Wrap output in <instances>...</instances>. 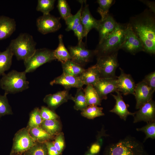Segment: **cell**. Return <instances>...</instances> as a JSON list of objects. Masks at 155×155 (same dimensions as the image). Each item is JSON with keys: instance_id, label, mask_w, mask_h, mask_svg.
<instances>
[{"instance_id": "6da1fadb", "label": "cell", "mask_w": 155, "mask_h": 155, "mask_svg": "<svg viewBox=\"0 0 155 155\" xmlns=\"http://www.w3.org/2000/svg\"><path fill=\"white\" fill-rule=\"evenodd\" d=\"M150 10L133 18L129 25L142 42L144 51L155 53V21Z\"/></svg>"}, {"instance_id": "7a4b0ae2", "label": "cell", "mask_w": 155, "mask_h": 155, "mask_svg": "<svg viewBox=\"0 0 155 155\" xmlns=\"http://www.w3.org/2000/svg\"><path fill=\"white\" fill-rule=\"evenodd\" d=\"M104 155H148L143 143L135 138L128 136L108 145Z\"/></svg>"}, {"instance_id": "3957f363", "label": "cell", "mask_w": 155, "mask_h": 155, "mask_svg": "<svg viewBox=\"0 0 155 155\" xmlns=\"http://www.w3.org/2000/svg\"><path fill=\"white\" fill-rule=\"evenodd\" d=\"M25 71L19 72L12 70L4 74L0 80V87L7 94L22 92L29 87Z\"/></svg>"}, {"instance_id": "277c9868", "label": "cell", "mask_w": 155, "mask_h": 155, "mask_svg": "<svg viewBox=\"0 0 155 155\" xmlns=\"http://www.w3.org/2000/svg\"><path fill=\"white\" fill-rule=\"evenodd\" d=\"M126 28L118 24L114 30L99 44L96 49L98 57L117 52L124 41Z\"/></svg>"}, {"instance_id": "5b68a950", "label": "cell", "mask_w": 155, "mask_h": 155, "mask_svg": "<svg viewBox=\"0 0 155 155\" xmlns=\"http://www.w3.org/2000/svg\"><path fill=\"white\" fill-rule=\"evenodd\" d=\"M36 45L32 35L21 33L11 41L9 46L17 60H24L34 54L36 50Z\"/></svg>"}, {"instance_id": "8992f818", "label": "cell", "mask_w": 155, "mask_h": 155, "mask_svg": "<svg viewBox=\"0 0 155 155\" xmlns=\"http://www.w3.org/2000/svg\"><path fill=\"white\" fill-rule=\"evenodd\" d=\"M55 59L54 50L46 48L36 49L31 57L24 60L25 71L26 73L33 72L43 64Z\"/></svg>"}, {"instance_id": "52a82bcc", "label": "cell", "mask_w": 155, "mask_h": 155, "mask_svg": "<svg viewBox=\"0 0 155 155\" xmlns=\"http://www.w3.org/2000/svg\"><path fill=\"white\" fill-rule=\"evenodd\" d=\"M36 143L30 135L27 128H22L14 135L10 155L24 153Z\"/></svg>"}, {"instance_id": "ba28073f", "label": "cell", "mask_w": 155, "mask_h": 155, "mask_svg": "<svg viewBox=\"0 0 155 155\" xmlns=\"http://www.w3.org/2000/svg\"><path fill=\"white\" fill-rule=\"evenodd\" d=\"M117 52L98 57L96 65L98 68L100 78H116L115 73L118 66Z\"/></svg>"}, {"instance_id": "9c48e42d", "label": "cell", "mask_w": 155, "mask_h": 155, "mask_svg": "<svg viewBox=\"0 0 155 155\" xmlns=\"http://www.w3.org/2000/svg\"><path fill=\"white\" fill-rule=\"evenodd\" d=\"M68 49L71 60L82 67L97 54L96 50H92L86 48L83 42L75 46H69Z\"/></svg>"}, {"instance_id": "30bf717a", "label": "cell", "mask_w": 155, "mask_h": 155, "mask_svg": "<svg viewBox=\"0 0 155 155\" xmlns=\"http://www.w3.org/2000/svg\"><path fill=\"white\" fill-rule=\"evenodd\" d=\"M60 18L49 13L43 15L37 19L36 25L39 32L43 34L55 32L61 27Z\"/></svg>"}, {"instance_id": "8fae6325", "label": "cell", "mask_w": 155, "mask_h": 155, "mask_svg": "<svg viewBox=\"0 0 155 155\" xmlns=\"http://www.w3.org/2000/svg\"><path fill=\"white\" fill-rule=\"evenodd\" d=\"M120 49L133 54L144 51L141 41L129 24L126 28L124 40Z\"/></svg>"}, {"instance_id": "7c38bea8", "label": "cell", "mask_w": 155, "mask_h": 155, "mask_svg": "<svg viewBox=\"0 0 155 155\" xmlns=\"http://www.w3.org/2000/svg\"><path fill=\"white\" fill-rule=\"evenodd\" d=\"M134 113L133 123L155 121V102L152 99L142 105Z\"/></svg>"}, {"instance_id": "4fadbf2b", "label": "cell", "mask_w": 155, "mask_h": 155, "mask_svg": "<svg viewBox=\"0 0 155 155\" xmlns=\"http://www.w3.org/2000/svg\"><path fill=\"white\" fill-rule=\"evenodd\" d=\"M117 78H100L93 86L101 100L106 99L108 94L117 91Z\"/></svg>"}, {"instance_id": "5bb4252c", "label": "cell", "mask_w": 155, "mask_h": 155, "mask_svg": "<svg viewBox=\"0 0 155 155\" xmlns=\"http://www.w3.org/2000/svg\"><path fill=\"white\" fill-rule=\"evenodd\" d=\"M154 92L142 80L136 84L134 94L136 100L135 108L138 109L144 104L152 99Z\"/></svg>"}, {"instance_id": "9a60e30c", "label": "cell", "mask_w": 155, "mask_h": 155, "mask_svg": "<svg viewBox=\"0 0 155 155\" xmlns=\"http://www.w3.org/2000/svg\"><path fill=\"white\" fill-rule=\"evenodd\" d=\"M121 74L117 78V91L123 95L133 94L135 86V82L131 75L124 72L121 68Z\"/></svg>"}, {"instance_id": "2e32d148", "label": "cell", "mask_w": 155, "mask_h": 155, "mask_svg": "<svg viewBox=\"0 0 155 155\" xmlns=\"http://www.w3.org/2000/svg\"><path fill=\"white\" fill-rule=\"evenodd\" d=\"M72 96L69 93V90L58 91L53 94L46 95L44 102L51 110L55 109L68 100H71Z\"/></svg>"}, {"instance_id": "e0dca14e", "label": "cell", "mask_w": 155, "mask_h": 155, "mask_svg": "<svg viewBox=\"0 0 155 155\" xmlns=\"http://www.w3.org/2000/svg\"><path fill=\"white\" fill-rule=\"evenodd\" d=\"M50 84L51 86L60 85L65 89L68 90L72 88H82L84 85L79 77L72 76L63 73L51 81Z\"/></svg>"}, {"instance_id": "ac0fdd59", "label": "cell", "mask_w": 155, "mask_h": 155, "mask_svg": "<svg viewBox=\"0 0 155 155\" xmlns=\"http://www.w3.org/2000/svg\"><path fill=\"white\" fill-rule=\"evenodd\" d=\"M100 22V20L96 19L92 16L88 5H86L82 9L81 17V22L84 28V37H86L88 32L92 29L97 30Z\"/></svg>"}, {"instance_id": "d6986e66", "label": "cell", "mask_w": 155, "mask_h": 155, "mask_svg": "<svg viewBox=\"0 0 155 155\" xmlns=\"http://www.w3.org/2000/svg\"><path fill=\"white\" fill-rule=\"evenodd\" d=\"M116 94H112L115 100V104L113 108L110 111V112L115 113L121 119L126 121L128 116H134L135 113L131 112L128 110L127 105L123 99L121 94L117 91H116Z\"/></svg>"}, {"instance_id": "ffe728a7", "label": "cell", "mask_w": 155, "mask_h": 155, "mask_svg": "<svg viewBox=\"0 0 155 155\" xmlns=\"http://www.w3.org/2000/svg\"><path fill=\"white\" fill-rule=\"evenodd\" d=\"M113 17L109 14L102 20H100L97 30L99 32L100 43L104 38L113 32L118 24Z\"/></svg>"}, {"instance_id": "44dd1931", "label": "cell", "mask_w": 155, "mask_h": 155, "mask_svg": "<svg viewBox=\"0 0 155 155\" xmlns=\"http://www.w3.org/2000/svg\"><path fill=\"white\" fill-rule=\"evenodd\" d=\"M14 19L4 16H0V40L9 37L16 29Z\"/></svg>"}, {"instance_id": "7402d4cb", "label": "cell", "mask_w": 155, "mask_h": 155, "mask_svg": "<svg viewBox=\"0 0 155 155\" xmlns=\"http://www.w3.org/2000/svg\"><path fill=\"white\" fill-rule=\"evenodd\" d=\"M79 77L84 85L93 86L100 78L99 69L95 64L85 69Z\"/></svg>"}, {"instance_id": "603a6c76", "label": "cell", "mask_w": 155, "mask_h": 155, "mask_svg": "<svg viewBox=\"0 0 155 155\" xmlns=\"http://www.w3.org/2000/svg\"><path fill=\"white\" fill-rule=\"evenodd\" d=\"M61 63L63 73L72 76L79 77L85 69L82 66L71 60Z\"/></svg>"}, {"instance_id": "cb8c5ba5", "label": "cell", "mask_w": 155, "mask_h": 155, "mask_svg": "<svg viewBox=\"0 0 155 155\" xmlns=\"http://www.w3.org/2000/svg\"><path fill=\"white\" fill-rule=\"evenodd\" d=\"M13 55L9 46L5 51H0V75H3L10 69Z\"/></svg>"}, {"instance_id": "d4e9b609", "label": "cell", "mask_w": 155, "mask_h": 155, "mask_svg": "<svg viewBox=\"0 0 155 155\" xmlns=\"http://www.w3.org/2000/svg\"><path fill=\"white\" fill-rule=\"evenodd\" d=\"M28 131L30 135L36 142L45 143L50 141L54 137L40 126L32 128Z\"/></svg>"}, {"instance_id": "484cf974", "label": "cell", "mask_w": 155, "mask_h": 155, "mask_svg": "<svg viewBox=\"0 0 155 155\" xmlns=\"http://www.w3.org/2000/svg\"><path fill=\"white\" fill-rule=\"evenodd\" d=\"M63 38V36L62 34H60L59 36L58 46L54 50V55L56 59L61 63L71 59L69 52L64 44Z\"/></svg>"}, {"instance_id": "4316f807", "label": "cell", "mask_w": 155, "mask_h": 155, "mask_svg": "<svg viewBox=\"0 0 155 155\" xmlns=\"http://www.w3.org/2000/svg\"><path fill=\"white\" fill-rule=\"evenodd\" d=\"M83 90L88 106L101 105L102 100L92 85H87Z\"/></svg>"}, {"instance_id": "83f0119b", "label": "cell", "mask_w": 155, "mask_h": 155, "mask_svg": "<svg viewBox=\"0 0 155 155\" xmlns=\"http://www.w3.org/2000/svg\"><path fill=\"white\" fill-rule=\"evenodd\" d=\"M40 126L53 137L60 133L61 129L60 124L57 120H44Z\"/></svg>"}, {"instance_id": "f1b7e54d", "label": "cell", "mask_w": 155, "mask_h": 155, "mask_svg": "<svg viewBox=\"0 0 155 155\" xmlns=\"http://www.w3.org/2000/svg\"><path fill=\"white\" fill-rule=\"evenodd\" d=\"M71 100L74 102V108L76 110L82 111L88 106L83 89L82 88H78L75 97L72 96Z\"/></svg>"}, {"instance_id": "f546056e", "label": "cell", "mask_w": 155, "mask_h": 155, "mask_svg": "<svg viewBox=\"0 0 155 155\" xmlns=\"http://www.w3.org/2000/svg\"><path fill=\"white\" fill-rule=\"evenodd\" d=\"M103 108L95 105L88 106L82 111V115L88 119H93L94 118L104 115L102 111Z\"/></svg>"}, {"instance_id": "4dcf8cb0", "label": "cell", "mask_w": 155, "mask_h": 155, "mask_svg": "<svg viewBox=\"0 0 155 155\" xmlns=\"http://www.w3.org/2000/svg\"><path fill=\"white\" fill-rule=\"evenodd\" d=\"M81 6L77 12L74 15H72L67 18L65 21L67 28L65 30L67 31L75 30L78 25L81 23V17L83 9V1H81Z\"/></svg>"}, {"instance_id": "1f68e13d", "label": "cell", "mask_w": 155, "mask_h": 155, "mask_svg": "<svg viewBox=\"0 0 155 155\" xmlns=\"http://www.w3.org/2000/svg\"><path fill=\"white\" fill-rule=\"evenodd\" d=\"M29 119L26 127L28 130L36 127L40 126L44 121L40 114V109L35 108L30 114Z\"/></svg>"}, {"instance_id": "d6a6232c", "label": "cell", "mask_w": 155, "mask_h": 155, "mask_svg": "<svg viewBox=\"0 0 155 155\" xmlns=\"http://www.w3.org/2000/svg\"><path fill=\"white\" fill-rule=\"evenodd\" d=\"M24 153V155H48L45 143L38 142Z\"/></svg>"}, {"instance_id": "836d02e7", "label": "cell", "mask_w": 155, "mask_h": 155, "mask_svg": "<svg viewBox=\"0 0 155 155\" xmlns=\"http://www.w3.org/2000/svg\"><path fill=\"white\" fill-rule=\"evenodd\" d=\"M114 1L112 0H98L97 2L99 6L97 12L101 16V20L106 18L108 15L109 9L113 5Z\"/></svg>"}, {"instance_id": "e575fe53", "label": "cell", "mask_w": 155, "mask_h": 155, "mask_svg": "<svg viewBox=\"0 0 155 155\" xmlns=\"http://www.w3.org/2000/svg\"><path fill=\"white\" fill-rule=\"evenodd\" d=\"M55 1V0H38L36 9L42 12L43 15L50 13L54 8Z\"/></svg>"}, {"instance_id": "d590c367", "label": "cell", "mask_w": 155, "mask_h": 155, "mask_svg": "<svg viewBox=\"0 0 155 155\" xmlns=\"http://www.w3.org/2000/svg\"><path fill=\"white\" fill-rule=\"evenodd\" d=\"M7 94L5 93L4 95L0 94V118L6 115L13 114L11 107L8 102Z\"/></svg>"}, {"instance_id": "8d00e7d4", "label": "cell", "mask_w": 155, "mask_h": 155, "mask_svg": "<svg viewBox=\"0 0 155 155\" xmlns=\"http://www.w3.org/2000/svg\"><path fill=\"white\" fill-rule=\"evenodd\" d=\"M147 123L144 126L136 129L137 131H142L145 133L146 137L144 140V142L148 138H155V121Z\"/></svg>"}, {"instance_id": "74e56055", "label": "cell", "mask_w": 155, "mask_h": 155, "mask_svg": "<svg viewBox=\"0 0 155 155\" xmlns=\"http://www.w3.org/2000/svg\"><path fill=\"white\" fill-rule=\"evenodd\" d=\"M61 17L65 20L72 16L71 9L65 0H58L57 6Z\"/></svg>"}, {"instance_id": "f35d334b", "label": "cell", "mask_w": 155, "mask_h": 155, "mask_svg": "<svg viewBox=\"0 0 155 155\" xmlns=\"http://www.w3.org/2000/svg\"><path fill=\"white\" fill-rule=\"evenodd\" d=\"M41 116L43 120H57L58 115L53 111L45 106H42L40 109Z\"/></svg>"}, {"instance_id": "ab89813d", "label": "cell", "mask_w": 155, "mask_h": 155, "mask_svg": "<svg viewBox=\"0 0 155 155\" xmlns=\"http://www.w3.org/2000/svg\"><path fill=\"white\" fill-rule=\"evenodd\" d=\"M53 142L54 146L56 148L60 154L62 151L65 145L63 133H60L57 135L55 140Z\"/></svg>"}, {"instance_id": "60d3db41", "label": "cell", "mask_w": 155, "mask_h": 155, "mask_svg": "<svg viewBox=\"0 0 155 155\" xmlns=\"http://www.w3.org/2000/svg\"><path fill=\"white\" fill-rule=\"evenodd\" d=\"M150 87L154 91H155V72H152L146 75L142 80Z\"/></svg>"}, {"instance_id": "b9f144b4", "label": "cell", "mask_w": 155, "mask_h": 155, "mask_svg": "<svg viewBox=\"0 0 155 155\" xmlns=\"http://www.w3.org/2000/svg\"><path fill=\"white\" fill-rule=\"evenodd\" d=\"M75 35L78 40V44H80L83 42L82 40L84 37V30L83 26L81 22L73 31Z\"/></svg>"}, {"instance_id": "7bdbcfd3", "label": "cell", "mask_w": 155, "mask_h": 155, "mask_svg": "<svg viewBox=\"0 0 155 155\" xmlns=\"http://www.w3.org/2000/svg\"><path fill=\"white\" fill-rule=\"evenodd\" d=\"M46 144L48 155H59L57 149L54 146L53 142L49 141L45 142Z\"/></svg>"}, {"instance_id": "ee69618b", "label": "cell", "mask_w": 155, "mask_h": 155, "mask_svg": "<svg viewBox=\"0 0 155 155\" xmlns=\"http://www.w3.org/2000/svg\"><path fill=\"white\" fill-rule=\"evenodd\" d=\"M101 144L98 142L92 144L90 149V153L95 155L98 154L100 151L101 148Z\"/></svg>"}, {"instance_id": "f6af8a7d", "label": "cell", "mask_w": 155, "mask_h": 155, "mask_svg": "<svg viewBox=\"0 0 155 155\" xmlns=\"http://www.w3.org/2000/svg\"><path fill=\"white\" fill-rule=\"evenodd\" d=\"M140 1L148 6L150 9V10L152 12L154 13H155V3L154 2L148 0H140Z\"/></svg>"}, {"instance_id": "bcb514c9", "label": "cell", "mask_w": 155, "mask_h": 155, "mask_svg": "<svg viewBox=\"0 0 155 155\" xmlns=\"http://www.w3.org/2000/svg\"><path fill=\"white\" fill-rule=\"evenodd\" d=\"M13 155H24V154H16Z\"/></svg>"}, {"instance_id": "7dc6e473", "label": "cell", "mask_w": 155, "mask_h": 155, "mask_svg": "<svg viewBox=\"0 0 155 155\" xmlns=\"http://www.w3.org/2000/svg\"><path fill=\"white\" fill-rule=\"evenodd\" d=\"M86 155H95L94 154H92L90 153H88V154H86Z\"/></svg>"}]
</instances>
